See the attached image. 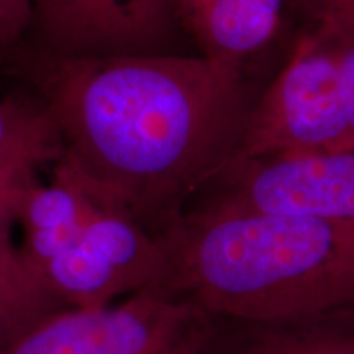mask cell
Instances as JSON below:
<instances>
[{"label":"cell","instance_id":"obj_13","mask_svg":"<svg viewBox=\"0 0 354 354\" xmlns=\"http://www.w3.org/2000/svg\"><path fill=\"white\" fill-rule=\"evenodd\" d=\"M308 24H326L354 30V0H289Z\"/></svg>","mask_w":354,"mask_h":354},{"label":"cell","instance_id":"obj_11","mask_svg":"<svg viewBox=\"0 0 354 354\" xmlns=\"http://www.w3.org/2000/svg\"><path fill=\"white\" fill-rule=\"evenodd\" d=\"M63 154L61 140L26 146L0 156V241L19 223L24 203L39 180L37 172Z\"/></svg>","mask_w":354,"mask_h":354},{"label":"cell","instance_id":"obj_10","mask_svg":"<svg viewBox=\"0 0 354 354\" xmlns=\"http://www.w3.org/2000/svg\"><path fill=\"white\" fill-rule=\"evenodd\" d=\"M73 308L38 276L10 236L0 241V353L51 315Z\"/></svg>","mask_w":354,"mask_h":354},{"label":"cell","instance_id":"obj_4","mask_svg":"<svg viewBox=\"0 0 354 354\" xmlns=\"http://www.w3.org/2000/svg\"><path fill=\"white\" fill-rule=\"evenodd\" d=\"M354 153V30L307 24L256 104L240 158Z\"/></svg>","mask_w":354,"mask_h":354},{"label":"cell","instance_id":"obj_3","mask_svg":"<svg viewBox=\"0 0 354 354\" xmlns=\"http://www.w3.org/2000/svg\"><path fill=\"white\" fill-rule=\"evenodd\" d=\"M20 248L38 276L69 307H102L166 277L161 238L63 158L20 212Z\"/></svg>","mask_w":354,"mask_h":354},{"label":"cell","instance_id":"obj_1","mask_svg":"<svg viewBox=\"0 0 354 354\" xmlns=\"http://www.w3.org/2000/svg\"><path fill=\"white\" fill-rule=\"evenodd\" d=\"M28 64L61 158L158 236L240 158L263 92L246 64L202 55L39 51Z\"/></svg>","mask_w":354,"mask_h":354},{"label":"cell","instance_id":"obj_12","mask_svg":"<svg viewBox=\"0 0 354 354\" xmlns=\"http://www.w3.org/2000/svg\"><path fill=\"white\" fill-rule=\"evenodd\" d=\"M53 140H61L59 133L43 105L0 102V156Z\"/></svg>","mask_w":354,"mask_h":354},{"label":"cell","instance_id":"obj_6","mask_svg":"<svg viewBox=\"0 0 354 354\" xmlns=\"http://www.w3.org/2000/svg\"><path fill=\"white\" fill-rule=\"evenodd\" d=\"M192 203L354 225V153L286 151L236 159Z\"/></svg>","mask_w":354,"mask_h":354},{"label":"cell","instance_id":"obj_5","mask_svg":"<svg viewBox=\"0 0 354 354\" xmlns=\"http://www.w3.org/2000/svg\"><path fill=\"white\" fill-rule=\"evenodd\" d=\"M216 318L165 287L38 323L0 354H202Z\"/></svg>","mask_w":354,"mask_h":354},{"label":"cell","instance_id":"obj_7","mask_svg":"<svg viewBox=\"0 0 354 354\" xmlns=\"http://www.w3.org/2000/svg\"><path fill=\"white\" fill-rule=\"evenodd\" d=\"M41 51L63 57L171 53V0H30Z\"/></svg>","mask_w":354,"mask_h":354},{"label":"cell","instance_id":"obj_2","mask_svg":"<svg viewBox=\"0 0 354 354\" xmlns=\"http://www.w3.org/2000/svg\"><path fill=\"white\" fill-rule=\"evenodd\" d=\"M159 238L161 287L215 318L281 320L354 305V225L192 203Z\"/></svg>","mask_w":354,"mask_h":354},{"label":"cell","instance_id":"obj_9","mask_svg":"<svg viewBox=\"0 0 354 354\" xmlns=\"http://www.w3.org/2000/svg\"><path fill=\"white\" fill-rule=\"evenodd\" d=\"M202 354H354V305L281 320L216 318Z\"/></svg>","mask_w":354,"mask_h":354},{"label":"cell","instance_id":"obj_14","mask_svg":"<svg viewBox=\"0 0 354 354\" xmlns=\"http://www.w3.org/2000/svg\"><path fill=\"white\" fill-rule=\"evenodd\" d=\"M32 25L30 0H0V48L8 46Z\"/></svg>","mask_w":354,"mask_h":354},{"label":"cell","instance_id":"obj_8","mask_svg":"<svg viewBox=\"0 0 354 354\" xmlns=\"http://www.w3.org/2000/svg\"><path fill=\"white\" fill-rule=\"evenodd\" d=\"M198 55L246 64L277 37L289 0H171Z\"/></svg>","mask_w":354,"mask_h":354}]
</instances>
